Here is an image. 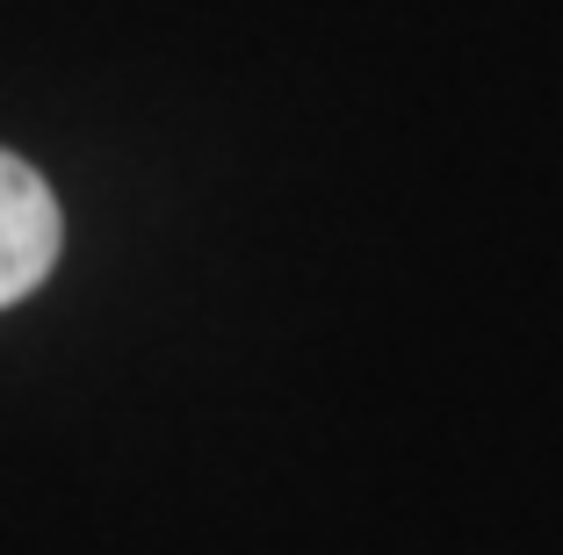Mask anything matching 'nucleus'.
<instances>
[{
	"label": "nucleus",
	"mask_w": 563,
	"mask_h": 555,
	"mask_svg": "<svg viewBox=\"0 0 563 555\" xmlns=\"http://www.w3.org/2000/svg\"><path fill=\"white\" fill-rule=\"evenodd\" d=\"M58 245H66V217L51 202L44 174L15 152H0V311L22 303L58 267Z\"/></svg>",
	"instance_id": "f257e3e1"
}]
</instances>
